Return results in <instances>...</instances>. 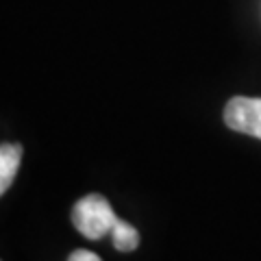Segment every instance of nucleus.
<instances>
[{
  "label": "nucleus",
  "mask_w": 261,
  "mask_h": 261,
  "mask_svg": "<svg viewBox=\"0 0 261 261\" xmlns=\"http://www.w3.org/2000/svg\"><path fill=\"white\" fill-rule=\"evenodd\" d=\"M22 161L20 144H0V196L11 187Z\"/></svg>",
  "instance_id": "3"
},
{
  "label": "nucleus",
  "mask_w": 261,
  "mask_h": 261,
  "mask_svg": "<svg viewBox=\"0 0 261 261\" xmlns=\"http://www.w3.org/2000/svg\"><path fill=\"white\" fill-rule=\"evenodd\" d=\"M111 238H113V246L122 252H130L140 246V233H137V228L130 226L128 222H122V220H118V224L113 226Z\"/></svg>",
  "instance_id": "4"
},
{
  "label": "nucleus",
  "mask_w": 261,
  "mask_h": 261,
  "mask_svg": "<svg viewBox=\"0 0 261 261\" xmlns=\"http://www.w3.org/2000/svg\"><path fill=\"white\" fill-rule=\"evenodd\" d=\"M224 122L228 128L261 140V98L235 96L224 107Z\"/></svg>",
  "instance_id": "2"
},
{
  "label": "nucleus",
  "mask_w": 261,
  "mask_h": 261,
  "mask_svg": "<svg viewBox=\"0 0 261 261\" xmlns=\"http://www.w3.org/2000/svg\"><path fill=\"white\" fill-rule=\"evenodd\" d=\"M68 261H102V259L92 250H74Z\"/></svg>",
  "instance_id": "5"
},
{
  "label": "nucleus",
  "mask_w": 261,
  "mask_h": 261,
  "mask_svg": "<svg viewBox=\"0 0 261 261\" xmlns=\"http://www.w3.org/2000/svg\"><path fill=\"white\" fill-rule=\"evenodd\" d=\"M118 220L120 218L111 209L109 200L100 194L85 196L72 209V224L87 240H100L102 235L111 233L113 226L118 224Z\"/></svg>",
  "instance_id": "1"
}]
</instances>
